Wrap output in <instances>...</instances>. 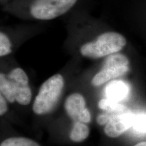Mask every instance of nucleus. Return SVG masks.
I'll use <instances>...</instances> for the list:
<instances>
[{"label":"nucleus","mask_w":146,"mask_h":146,"mask_svg":"<svg viewBox=\"0 0 146 146\" xmlns=\"http://www.w3.org/2000/svg\"><path fill=\"white\" fill-rule=\"evenodd\" d=\"M134 146H146V141L140 142V143L136 144V145Z\"/></svg>","instance_id":"17"},{"label":"nucleus","mask_w":146,"mask_h":146,"mask_svg":"<svg viewBox=\"0 0 146 146\" xmlns=\"http://www.w3.org/2000/svg\"><path fill=\"white\" fill-rule=\"evenodd\" d=\"M126 44L127 40L122 35L115 32L104 33L95 41L82 45L80 53L85 57L97 59L120 52Z\"/></svg>","instance_id":"2"},{"label":"nucleus","mask_w":146,"mask_h":146,"mask_svg":"<svg viewBox=\"0 0 146 146\" xmlns=\"http://www.w3.org/2000/svg\"><path fill=\"white\" fill-rule=\"evenodd\" d=\"M96 120L100 125H106L109 121V113L106 112L99 114L97 116Z\"/></svg>","instance_id":"15"},{"label":"nucleus","mask_w":146,"mask_h":146,"mask_svg":"<svg viewBox=\"0 0 146 146\" xmlns=\"http://www.w3.org/2000/svg\"><path fill=\"white\" fill-rule=\"evenodd\" d=\"M0 91L10 103L17 102L21 105H28L31 100L28 76L22 68H14L8 74L1 73Z\"/></svg>","instance_id":"1"},{"label":"nucleus","mask_w":146,"mask_h":146,"mask_svg":"<svg viewBox=\"0 0 146 146\" xmlns=\"http://www.w3.org/2000/svg\"><path fill=\"white\" fill-rule=\"evenodd\" d=\"M78 122H81L83 123H89L91 121V114L89 112V110L85 108L84 110L82 112V113L80 114L79 117H78Z\"/></svg>","instance_id":"14"},{"label":"nucleus","mask_w":146,"mask_h":146,"mask_svg":"<svg viewBox=\"0 0 146 146\" xmlns=\"http://www.w3.org/2000/svg\"><path fill=\"white\" fill-rule=\"evenodd\" d=\"M129 59L125 55H110L104 62L101 70L92 78L91 83L94 86L98 87L113 78L124 75L129 71Z\"/></svg>","instance_id":"4"},{"label":"nucleus","mask_w":146,"mask_h":146,"mask_svg":"<svg viewBox=\"0 0 146 146\" xmlns=\"http://www.w3.org/2000/svg\"><path fill=\"white\" fill-rule=\"evenodd\" d=\"M0 146H40L36 142L25 137H12L7 139Z\"/></svg>","instance_id":"11"},{"label":"nucleus","mask_w":146,"mask_h":146,"mask_svg":"<svg viewBox=\"0 0 146 146\" xmlns=\"http://www.w3.org/2000/svg\"><path fill=\"white\" fill-rule=\"evenodd\" d=\"M12 52L11 49V42L9 38L3 33H0V56L1 57L10 54Z\"/></svg>","instance_id":"13"},{"label":"nucleus","mask_w":146,"mask_h":146,"mask_svg":"<svg viewBox=\"0 0 146 146\" xmlns=\"http://www.w3.org/2000/svg\"><path fill=\"white\" fill-rule=\"evenodd\" d=\"M77 0H35L30 12L35 18L43 21L54 19L66 13Z\"/></svg>","instance_id":"5"},{"label":"nucleus","mask_w":146,"mask_h":146,"mask_svg":"<svg viewBox=\"0 0 146 146\" xmlns=\"http://www.w3.org/2000/svg\"><path fill=\"white\" fill-rule=\"evenodd\" d=\"M100 109L103 110L106 112H123L129 109L126 106L122 104L119 102L113 101L108 98H104L100 100L98 104Z\"/></svg>","instance_id":"10"},{"label":"nucleus","mask_w":146,"mask_h":146,"mask_svg":"<svg viewBox=\"0 0 146 146\" xmlns=\"http://www.w3.org/2000/svg\"><path fill=\"white\" fill-rule=\"evenodd\" d=\"M106 91V98L116 102L123 101L129 94V85L122 81H114L107 85Z\"/></svg>","instance_id":"8"},{"label":"nucleus","mask_w":146,"mask_h":146,"mask_svg":"<svg viewBox=\"0 0 146 146\" xmlns=\"http://www.w3.org/2000/svg\"><path fill=\"white\" fill-rule=\"evenodd\" d=\"M85 105L84 97L77 93L71 94L66 98L64 103L66 112L74 123L78 120L80 114L86 108Z\"/></svg>","instance_id":"7"},{"label":"nucleus","mask_w":146,"mask_h":146,"mask_svg":"<svg viewBox=\"0 0 146 146\" xmlns=\"http://www.w3.org/2000/svg\"><path fill=\"white\" fill-rule=\"evenodd\" d=\"M108 113L109 121L104 129V132L108 137H118L132 127L134 114L129 109L123 112Z\"/></svg>","instance_id":"6"},{"label":"nucleus","mask_w":146,"mask_h":146,"mask_svg":"<svg viewBox=\"0 0 146 146\" xmlns=\"http://www.w3.org/2000/svg\"><path fill=\"white\" fill-rule=\"evenodd\" d=\"M8 110V105L5 101V98L1 94L0 96V115L2 116Z\"/></svg>","instance_id":"16"},{"label":"nucleus","mask_w":146,"mask_h":146,"mask_svg":"<svg viewBox=\"0 0 146 146\" xmlns=\"http://www.w3.org/2000/svg\"><path fill=\"white\" fill-rule=\"evenodd\" d=\"M132 127L137 132L146 133V113L134 114Z\"/></svg>","instance_id":"12"},{"label":"nucleus","mask_w":146,"mask_h":146,"mask_svg":"<svg viewBox=\"0 0 146 146\" xmlns=\"http://www.w3.org/2000/svg\"><path fill=\"white\" fill-rule=\"evenodd\" d=\"M64 84V78L60 74L51 76L42 84L33 106L36 114H46L54 108L62 92Z\"/></svg>","instance_id":"3"},{"label":"nucleus","mask_w":146,"mask_h":146,"mask_svg":"<svg viewBox=\"0 0 146 146\" xmlns=\"http://www.w3.org/2000/svg\"><path fill=\"white\" fill-rule=\"evenodd\" d=\"M89 135V129L85 123L74 122L70 134V138L72 141L81 142L86 139Z\"/></svg>","instance_id":"9"}]
</instances>
